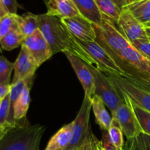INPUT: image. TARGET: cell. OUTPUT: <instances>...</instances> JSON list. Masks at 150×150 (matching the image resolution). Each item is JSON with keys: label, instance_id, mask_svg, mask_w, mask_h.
<instances>
[{"label": "cell", "instance_id": "6da1fadb", "mask_svg": "<svg viewBox=\"0 0 150 150\" xmlns=\"http://www.w3.org/2000/svg\"><path fill=\"white\" fill-rule=\"evenodd\" d=\"M39 29L48 41L53 54L59 52H70L88 64L93 65L91 59L78 43L60 18L47 13L38 15Z\"/></svg>", "mask_w": 150, "mask_h": 150}, {"label": "cell", "instance_id": "7a4b0ae2", "mask_svg": "<svg viewBox=\"0 0 150 150\" xmlns=\"http://www.w3.org/2000/svg\"><path fill=\"white\" fill-rule=\"evenodd\" d=\"M46 126L29 125L26 119L7 132L0 143V150H40V143Z\"/></svg>", "mask_w": 150, "mask_h": 150}, {"label": "cell", "instance_id": "3957f363", "mask_svg": "<svg viewBox=\"0 0 150 150\" xmlns=\"http://www.w3.org/2000/svg\"><path fill=\"white\" fill-rule=\"evenodd\" d=\"M115 22L103 16V23L100 26L93 24L96 33V42L103 47L114 59L119 54L132 45L120 29H117Z\"/></svg>", "mask_w": 150, "mask_h": 150}, {"label": "cell", "instance_id": "277c9868", "mask_svg": "<svg viewBox=\"0 0 150 150\" xmlns=\"http://www.w3.org/2000/svg\"><path fill=\"white\" fill-rule=\"evenodd\" d=\"M88 66L94 79V95L103 101L112 115L124 102V99L105 73L98 70L95 66L91 64H88Z\"/></svg>", "mask_w": 150, "mask_h": 150}, {"label": "cell", "instance_id": "5b68a950", "mask_svg": "<svg viewBox=\"0 0 150 150\" xmlns=\"http://www.w3.org/2000/svg\"><path fill=\"white\" fill-rule=\"evenodd\" d=\"M78 43L83 48L96 67L106 75L124 76L126 72L117 62L112 56L96 41L83 42L77 40Z\"/></svg>", "mask_w": 150, "mask_h": 150}, {"label": "cell", "instance_id": "8992f818", "mask_svg": "<svg viewBox=\"0 0 150 150\" xmlns=\"http://www.w3.org/2000/svg\"><path fill=\"white\" fill-rule=\"evenodd\" d=\"M120 94L124 99V102L118 107L111 117L117 119L124 136L127 140H130L139 136L142 133V130L132 107L130 98L125 94Z\"/></svg>", "mask_w": 150, "mask_h": 150}, {"label": "cell", "instance_id": "52a82bcc", "mask_svg": "<svg viewBox=\"0 0 150 150\" xmlns=\"http://www.w3.org/2000/svg\"><path fill=\"white\" fill-rule=\"evenodd\" d=\"M92 110V101L91 98L84 95L83 103L80 110L73 121V138L71 142L66 150L79 149L86 140L89 127V117Z\"/></svg>", "mask_w": 150, "mask_h": 150}, {"label": "cell", "instance_id": "ba28073f", "mask_svg": "<svg viewBox=\"0 0 150 150\" xmlns=\"http://www.w3.org/2000/svg\"><path fill=\"white\" fill-rule=\"evenodd\" d=\"M106 76L120 93L126 95L133 103L150 112V93L135 86L122 76L115 75Z\"/></svg>", "mask_w": 150, "mask_h": 150}, {"label": "cell", "instance_id": "9c48e42d", "mask_svg": "<svg viewBox=\"0 0 150 150\" xmlns=\"http://www.w3.org/2000/svg\"><path fill=\"white\" fill-rule=\"evenodd\" d=\"M117 62L125 71L126 67L130 70L127 73H150V60L136 49L133 45L127 47L119 54Z\"/></svg>", "mask_w": 150, "mask_h": 150}, {"label": "cell", "instance_id": "30bf717a", "mask_svg": "<svg viewBox=\"0 0 150 150\" xmlns=\"http://www.w3.org/2000/svg\"><path fill=\"white\" fill-rule=\"evenodd\" d=\"M21 46L29 52L39 67L54 55L48 41L39 29L25 38Z\"/></svg>", "mask_w": 150, "mask_h": 150}, {"label": "cell", "instance_id": "8fae6325", "mask_svg": "<svg viewBox=\"0 0 150 150\" xmlns=\"http://www.w3.org/2000/svg\"><path fill=\"white\" fill-rule=\"evenodd\" d=\"M117 23L120 32L130 43L136 40L149 39L146 35L145 26L127 8L123 9Z\"/></svg>", "mask_w": 150, "mask_h": 150}, {"label": "cell", "instance_id": "7c38bea8", "mask_svg": "<svg viewBox=\"0 0 150 150\" xmlns=\"http://www.w3.org/2000/svg\"><path fill=\"white\" fill-rule=\"evenodd\" d=\"M61 20L69 32L78 40L83 42L96 40V33L93 23L81 15Z\"/></svg>", "mask_w": 150, "mask_h": 150}, {"label": "cell", "instance_id": "4fadbf2b", "mask_svg": "<svg viewBox=\"0 0 150 150\" xmlns=\"http://www.w3.org/2000/svg\"><path fill=\"white\" fill-rule=\"evenodd\" d=\"M64 55L70 62L75 73L82 85L84 95L92 98L94 95V79L87 63L70 52H64Z\"/></svg>", "mask_w": 150, "mask_h": 150}, {"label": "cell", "instance_id": "5bb4252c", "mask_svg": "<svg viewBox=\"0 0 150 150\" xmlns=\"http://www.w3.org/2000/svg\"><path fill=\"white\" fill-rule=\"evenodd\" d=\"M39 66L37 64L32 56L23 47L21 46L20 53L14 62V76L11 83L19 81L28 80L35 77Z\"/></svg>", "mask_w": 150, "mask_h": 150}, {"label": "cell", "instance_id": "9a60e30c", "mask_svg": "<svg viewBox=\"0 0 150 150\" xmlns=\"http://www.w3.org/2000/svg\"><path fill=\"white\" fill-rule=\"evenodd\" d=\"M47 14L62 19L80 15L73 0H48L45 4Z\"/></svg>", "mask_w": 150, "mask_h": 150}, {"label": "cell", "instance_id": "2e32d148", "mask_svg": "<svg viewBox=\"0 0 150 150\" xmlns=\"http://www.w3.org/2000/svg\"><path fill=\"white\" fill-rule=\"evenodd\" d=\"M73 121L62 126L48 142L44 150H66L73 138Z\"/></svg>", "mask_w": 150, "mask_h": 150}, {"label": "cell", "instance_id": "e0dca14e", "mask_svg": "<svg viewBox=\"0 0 150 150\" xmlns=\"http://www.w3.org/2000/svg\"><path fill=\"white\" fill-rule=\"evenodd\" d=\"M103 16L117 23L123 9L127 5V0H95Z\"/></svg>", "mask_w": 150, "mask_h": 150}, {"label": "cell", "instance_id": "ac0fdd59", "mask_svg": "<svg viewBox=\"0 0 150 150\" xmlns=\"http://www.w3.org/2000/svg\"><path fill=\"white\" fill-rule=\"evenodd\" d=\"M81 16L93 24L100 26L103 23V15L100 12L95 0H73Z\"/></svg>", "mask_w": 150, "mask_h": 150}, {"label": "cell", "instance_id": "d6986e66", "mask_svg": "<svg viewBox=\"0 0 150 150\" xmlns=\"http://www.w3.org/2000/svg\"><path fill=\"white\" fill-rule=\"evenodd\" d=\"M91 101L92 109L95 114L96 123L102 131H108L112 122V117L107 111L105 103L99 97L95 95H93L91 98Z\"/></svg>", "mask_w": 150, "mask_h": 150}, {"label": "cell", "instance_id": "ffe728a7", "mask_svg": "<svg viewBox=\"0 0 150 150\" xmlns=\"http://www.w3.org/2000/svg\"><path fill=\"white\" fill-rule=\"evenodd\" d=\"M33 80L30 81L25 86L18 99L16 101L14 106V119L16 121H21L26 119L28 109L30 104V90L32 86Z\"/></svg>", "mask_w": 150, "mask_h": 150}, {"label": "cell", "instance_id": "44dd1931", "mask_svg": "<svg viewBox=\"0 0 150 150\" xmlns=\"http://www.w3.org/2000/svg\"><path fill=\"white\" fill-rule=\"evenodd\" d=\"M16 21L19 29L25 38L30 36L39 29L38 15L27 13L23 16L16 15Z\"/></svg>", "mask_w": 150, "mask_h": 150}, {"label": "cell", "instance_id": "7402d4cb", "mask_svg": "<svg viewBox=\"0 0 150 150\" xmlns=\"http://www.w3.org/2000/svg\"><path fill=\"white\" fill-rule=\"evenodd\" d=\"M32 80H34V78L28 79V80L19 81L16 83H11V89H10V112H9L8 119H7V123L16 124L18 122L16 121L14 119L15 104H16L17 100L18 99L23 89H24L25 86Z\"/></svg>", "mask_w": 150, "mask_h": 150}, {"label": "cell", "instance_id": "603a6c76", "mask_svg": "<svg viewBox=\"0 0 150 150\" xmlns=\"http://www.w3.org/2000/svg\"><path fill=\"white\" fill-rule=\"evenodd\" d=\"M24 38L18 26L0 40V47L6 51H11L21 45Z\"/></svg>", "mask_w": 150, "mask_h": 150}, {"label": "cell", "instance_id": "cb8c5ba5", "mask_svg": "<svg viewBox=\"0 0 150 150\" xmlns=\"http://www.w3.org/2000/svg\"><path fill=\"white\" fill-rule=\"evenodd\" d=\"M110 141L117 150H122L125 146L124 133L115 117H112L111 127L108 130Z\"/></svg>", "mask_w": 150, "mask_h": 150}, {"label": "cell", "instance_id": "d4e9b609", "mask_svg": "<svg viewBox=\"0 0 150 150\" xmlns=\"http://www.w3.org/2000/svg\"><path fill=\"white\" fill-rule=\"evenodd\" d=\"M131 104L140 126L142 133L150 136V112L134 104L132 101Z\"/></svg>", "mask_w": 150, "mask_h": 150}, {"label": "cell", "instance_id": "484cf974", "mask_svg": "<svg viewBox=\"0 0 150 150\" xmlns=\"http://www.w3.org/2000/svg\"><path fill=\"white\" fill-rule=\"evenodd\" d=\"M120 76L124 77L135 86L142 88L150 93V73H133L128 74L126 73L125 75Z\"/></svg>", "mask_w": 150, "mask_h": 150}, {"label": "cell", "instance_id": "4316f807", "mask_svg": "<svg viewBox=\"0 0 150 150\" xmlns=\"http://www.w3.org/2000/svg\"><path fill=\"white\" fill-rule=\"evenodd\" d=\"M14 70V63L0 56V84L10 85L11 73Z\"/></svg>", "mask_w": 150, "mask_h": 150}, {"label": "cell", "instance_id": "83f0119b", "mask_svg": "<svg viewBox=\"0 0 150 150\" xmlns=\"http://www.w3.org/2000/svg\"><path fill=\"white\" fill-rule=\"evenodd\" d=\"M16 15L7 13L0 18V40L18 26Z\"/></svg>", "mask_w": 150, "mask_h": 150}, {"label": "cell", "instance_id": "f1b7e54d", "mask_svg": "<svg viewBox=\"0 0 150 150\" xmlns=\"http://www.w3.org/2000/svg\"><path fill=\"white\" fill-rule=\"evenodd\" d=\"M122 150H147L145 146L142 133L134 139L127 140Z\"/></svg>", "mask_w": 150, "mask_h": 150}, {"label": "cell", "instance_id": "f546056e", "mask_svg": "<svg viewBox=\"0 0 150 150\" xmlns=\"http://www.w3.org/2000/svg\"><path fill=\"white\" fill-rule=\"evenodd\" d=\"M9 112H10V93L1 100L0 104V125L7 123Z\"/></svg>", "mask_w": 150, "mask_h": 150}, {"label": "cell", "instance_id": "4dcf8cb0", "mask_svg": "<svg viewBox=\"0 0 150 150\" xmlns=\"http://www.w3.org/2000/svg\"><path fill=\"white\" fill-rule=\"evenodd\" d=\"M131 44L150 60V39L136 40Z\"/></svg>", "mask_w": 150, "mask_h": 150}, {"label": "cell", "instance_id": "1f68e13d", "mask_svg": "<svg viewBox=\"0 0 150 150\" xmlns=\"http://www.w3.org/2000/svg\"><path fill=\"white\" fill-rule=\"evenodd\" d=\"M0 1L1 2L3 7H4L7 13L13 15L17 14L18 4L16 0H0Z\"/></svg>", "mask_w": 150, "mask_h": 150}, {"label": "cell", "instance_id": "d6a6232c", "mask_svg": "<svg viewBox=\"0 0 150 150\" xmlns=\"http://www.w3.org/2000/svg\"><path fill=\"white\" fill-rule=\"evenodd\" d=\"M103 136H102V145L103 150H117V148L113 145L110 141L109 136H108V131H104L103 130Z\"/></svg>", "mask_w": 150, "mask_h": 150}, {"label": "cell", "instance_id": "836d02e7", "mask_svg": "<svg viewBox=\"0 0 150 150\" xmlns=\"http://www.w3.org/2000/svg\"><path fill=\"white\" fill-rule=\"evenodd\" d=\"M93 136L94 134H92L90 129L86 140L78 150H93Z\"/></svg>", "mask_w": 150, "mask_h": 150}, {"label": "cell", "instance_id": "e575fe53", "mask_svg": "<svg viewBox=\"0 0 150 150\" xmlns=\"http://www.w3.org/2000/svg\"><path fill=\"white\" fill-rule=\"evenodd\" d=\"M16 122V123H17ZM16 124H10V123H6L4 125H0V143L4 139L5 135L7 134V132L13 127Z\"/></svg>", "mask_w": 150, "mask_h": 150}, {"label": "cell", "instance_id": "d590c367", "mask_svg": "<svg viewBox=\"0 0 150 150\" xmlns=\"http://www.w3.org/2000/svg\"><path fill=\"white\" fill-rule=\"evenodd\" d=\"M130 4L132 6H134V7L146 10L147 11H150V0H142V1L132 3Z\"/></svg>", "mask_w": 150, "mask_h": 150}, {"label": "cell", "instance_id": "8d00e7d4", "mask_svg": "<svg viewBox=\"0 0 150 150\" xmlns=\"http://www.w3.org/2000/svg\"><path fill=\"white\" fill-rule=\"evenodd\" d=\"M10 89H11V84H0V100H2L10 93Z\"/></svg>", "mask_w": 150, "mask_h": 150}, {"label": "cell", "instance_id": "74e56055", "mask_svg": "<svg viewBox=\"0 0 150 150\" xmlns=\"http://www.w3.org/2000/svg\"><path fill=\"white\" fill-rule=\"evenodd\" d=\"M93 150H103L102 142L98 140L95 136H93Z\"/></svg>", "mask_w": 150, "mask_h": 150}, {"label": "cell", "instance_id": "f35d334b", "mask_svg": "<svg viewBox=\"0 0 150 150\" xmlns=\"http://www.w3.org/2000/svg\"><path fill=\"white\" fill-rule=\"evenodd\" d=\"M142 136H143L145 146L147 150H150V136L142 133Z\"/></svg>", "mask_w": 150, "mask_h": 150}, {"label": "cell", "instance_id": "ab89813d", "mask_svg": "<svg viewBox=\"0 0 150 150\" xmlns=\"http://www.w3.org/2000/svg\"><path fill=\"white\" fill-rule=\"evenodd\" d=\"M6 14H7V11H6V10L4 9V7H3L1 2L0 1V18H2L4 16H5Z\"/></svg>", "mask_w": 150, "mask_h": 150}, {"label": "cell", "instance_id": "60d3db41", "mask_svg": "<svg viewBox=\"0 0 150 150\" xmlns=\"http://www.w3.org/2000/svg\"><path fill=\"white\" fill-rule=\"evenodd\" d=\"M127 4H132V3H135V2H137V1H142V0H127ZM127 4V5H128Z\"/></svg>", "mask_w": 150, "mask_h": 150}, {"label": "cell", "instance_id": "b9f144b4", "mask_svg": "<svg viewBox=\"0 0 150 150\" xmlns=\"http://www.w3.org/2000/svg\"><path fill=\"white\" fill-rule=\"evenodd\" d=\"M145 29H146V35H147V36L149 37L150 39V27H145Z\"/></svg>", "mask_w": 150, "mask_h": 150}, {"label": "cell", "instance_id": "7bdbcfd3", "mask_svg": "<svg viewBox=\"0 0 150 150\" xmlns=\"http://www.w3.org/2000/svg\"><path fill=\"white\" fill-rule=\"evenodd\" d=\"M144 26L145 27H150V22H149V23H146V24H144Z\"/></svg>", "mask_w": 150, "mask_h": 150}, {"label": "cell", "instance_id": "ee69618b", "mask_svg": "<svg viewBox=\"0 0 150 150\" xmlns=\"http://www.w3.org/2000/svg\"><path fill=\"white\" fill-rule=\"evenodd\" d=\"M42 1H43V2L45 3V4H47V2H48V0H42Z\"/></svg>", "mask_w": 150, "mask_h": 150}, {"label": "cell", "instance_id": "f6af8a7d", "mask_svg": "<svg viewBox=\"0 0 150 150\" xmlns=\"http://www.w3.org/2000/svg\"><path fill=\"white\" fill-rule=\"evenodd\" d=\"M1 100H0V104H1Z\"/></svg>", "mask_w": 150, "mask_h": 150}, {"label": "cell", "instance_id": "bcb514c9", "mask_svg": "<svg viewBox=\"0 0 150 150\" xmlns=\"http://www.w3.org/2000/svg\"><path fill=\"white\" fill-rule=\"evenodd\" d=\"M70 150H78V149H70Z\"/></svg>", "mask_w": 150, "mask_h": 150}]
</instances>
